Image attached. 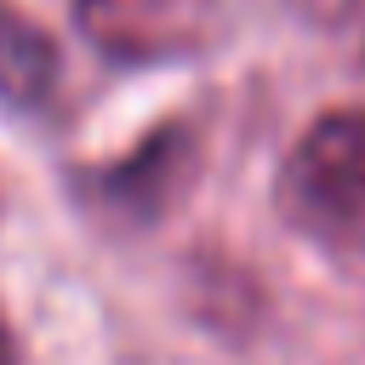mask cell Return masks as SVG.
Returning <instances> with one entry per match:
<instances>
[{"instance_id": "cell-4", "label": "cell", "mask_w": 365, "mask_h": 365, "mask_svg": "<svg viewBox=\"0 0 365 365\" xmlns=\"http://www.w3.org/2000/svg\"><path fill=\"white\" fill-rule=\"evenodd\" d=\"M63 80V51L57 40L17 6L0 0V103L11 108H46Z\"/></svg>"}, {"instance_id": "cell-2", "label": "cell", "mask_w": 365, "mask_h": 365, "mask_svg": "<svg viewBox=\"0 0 365 365\" xmlns=\"http://www.w3.org/2000/svg\"><path fill=\"white\" fill-rule=\"evenodd\" d=\"M74 23L114 63H171L211 46L217 0H74Z\"/></svg>"}, {"instance_id": "cell-5", "label": "cell", "mask_w": 365, "mask_h": 365, "mask_svg": "<svg viewBox=\"0 0 365 365\" xmlns=\"http://www.w3.org/2000/svg\"><path fill=\"white\" fill-rule=\"evenodd\" d=\"M0 365H17V336L6 325V314H0Z\"/></svg>"}, {"instance_id": "cell-3", "label": "cell", "mask_w": 365, "mask_h": 365, "mask_svg": "<svg viewBox=\"0 0 365 365\" xmlns=\"http://www.w3.org/2000/svg\"><path fill=\"white\" fill-rule=\"evenodd\" d=\"M188 177H194V131L188 125H160L125 160H114L103 171H86L80 194L97 217L125 222V228H148L188 194Z\"/></svg>"}, {"instance_id": "cell-1", "label": "cell", "mask_w": 365, "mask_h": 365, "mask_svg": "<svg viewBox=\"0 0 365 365\" xmlns=\"http://www.w3.org/2000/svg\"><path fill=\"white\" fill-rule=\"evenodd\" d=\"M274 205L319 245H365V103H342L308 120L274 177Z\"/></svg>"}]
</instances>
